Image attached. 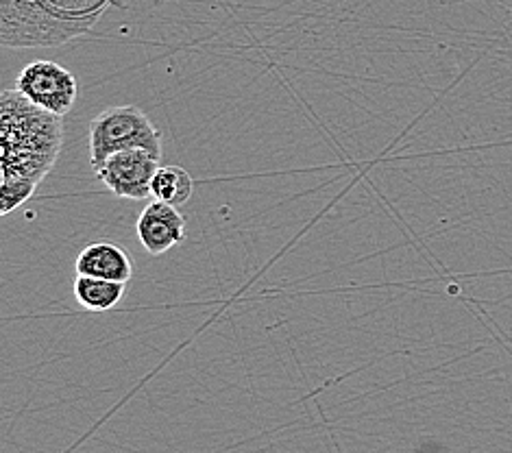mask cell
Wrapping results in <instances>:
<instances>
[{"mask_svg": "<svg viewBox=\"0 0 512 453\" xmlns=\"http://www.w3.org/2000/svg\"><path fill=\"white\" fill-rule=\"evenodd\" d=\"M77 275L109 279V281H127L133 277V260L129 253L112 240L90 242L77 257Z\"/></svg>", "mask_w": 512, "mask_h": 453, "instance_id": "7", "label": "cell"}, {"mask_svg": "<svg viewBox=\"0 0 512 453\" xmlns=\"http://www.w3.org/2000/svg\"><path fill=\"white\" fill-rule=\"evenodd\" d=\"M112 0H0V44L55 48L94 29Z\"/></svg>", "mask_w": 512, "mask_h": 453, "instance_id": "2", "label": "cell"}, {"mask_svg": "<svg viewBox=\"0 0 512 453\" xmlns=\"http://www.w3.org/2000/svg\"><path fill=\"white\" fill-rule=\"evenodd\" d=\"M127 295V284L123 281H109L77 275L75 299L88 312H109L114 310Z\"/></svg>", "mask_w": 512, "mask_h": 453, "instance_id": "8", "label": "cell"}, {"mask_svg": "<svg viewBox=\"0 0 512 453\" xmlns=\"http://www.w3.org/2000/svg\"><path fill=\"white\" fill-rule=\"evenodd\" d=\"M16 90L46 112L64 118L77 103L79 83L64 66L48 59H38L20 70Z\"/></svg>", "mask_w": 512, "mask_h": 453, "instance_id": "4", "label": "cell"}, {"mask_svg": "<svg viewBox=\"0 0 512 453\" xmlns=\"http://www.w3.org/2000/svg\"><path fill=\"white\" fill-rule=\"evenodd\" d=\"M194 194V179L186 168L181 166H160L153 179V197L162 203L181 207L186 205Z\"/></svg>", "mask_w": 512, "mask_h": 453, "instance_id": "9", "label": "cell"}, {"mask_svg": "<svg viewBox=\"0 0 512 453\" xmlns=\"http://www.w3.org/2000/svg\"><path fill=\"white\" fill-rule=\"evenodd\" d=\"M90 164L96 170L109 155L144 149L162 157V133L142 109L133 105L107 107L88 127Z\"/></svg>", "mask_w": 512, "mask_h": 453, "instance_id": "3", "label": "cell"}, {"mask_svg": "<svg viewBox=\"0 0 512 453\" xmlns=\"http://www.w3.org/2000/svg\"><path fill=\"white\" fill-rule=\"evenodd\" d=\"M138 240L149 255H164L175 249L186 238V218L179 207L162 201H153L142 210L136 225Z\"/></svg>", "mask_w": 512, "mask_h": 453, "instance_id": "6", "label": "cell"}, {"mask_svg": "<svg viewBox=\"0 0 512 453\" xmlns=\"http://www.w3.org/2000/svg\"><path fill=\"white\" fill-rule=\"evenodd\" d=\"M64 144V118L31 103L22 92L0 94V146H3V214L27 203L55 168Z\"/></svg>", "mask_w": 512, "mask_h": 453, "instance_id": "1", "label": "cell"}, {"mask_svg": "<svg viewBox=\"0 0 512 453\" xmlns=\"http://www.w3.org/2000/svg\"><path fill=\"white\" fill-rule=\"evenodd\" d=\"M157 170H160V157L144 149H131L109 155L94 173L114 197L144 201L153 197Z\"/></svg>", "mask_w": 512, "mask_h": 453, "instance_id": "5", "label": "cell"}]
</instances>
